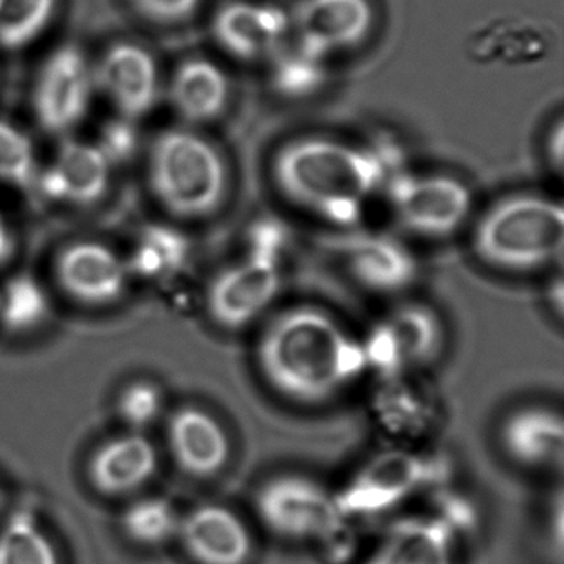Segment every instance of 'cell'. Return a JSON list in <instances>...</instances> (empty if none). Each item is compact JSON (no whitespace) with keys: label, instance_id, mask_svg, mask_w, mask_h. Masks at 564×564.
<instances>
[{"label":"cell","instance_id":"14","mask_svg":"<svg viewBox=\"0 0 564 564\" xmlns=\"http://www.w3.org/2000/svg\"><path fill=\"white\" fill-rule=\"evenodd\" d=\"M335 250L349 275L371 292H402L417 279L414 253L388 234L352 230L339 236Z\"/></svg>","mask_w":564,"mask_h":564},{"label":"cell","instance_id":"20","mask_svg":"<svg viewBox=\"0 0 564 564\" xmlns=\"http://www.w3.org/2000/svg\"><path fill=\"white\" fill-rule=\"evenodd\" d=\"M508 457L523 467L561 470L564 464L563 419L553 409L528 405L511 412L500 429Z\"/></svg>","mask_w":564,"mask_h":564},{"label":"cell","instance_id":"21","mask_svg":"<svg viewBox=\"0 0 564 564\" xmlns=\"http://www.w3.org/2000/svg\"><path fill=\"white\" fill-rule=\"evenodd\" d=\"M170 101L187 124H206L229 107L230 82L226 72L207 58L181 62L170 82Z\"/></svg>","mask_w":564,"mask_h":564},{"label":"cell","instance_id":"24","mask_svg":"<svg viewBox=\"0 0 564 564\" xmlns=\"http://www.w3.org/2000/svg\"><path fill=\"white\" fill-rule=\"evenodd\" d=\"M189 240L174 227L151 224L141 230L137 246L127 263L128 272L143 279H161L173 275L186 265Z\"/></svg>","mask_w":564,"mask_h":564},{"label":"cell","instance_id":"23","mask_svg":"<svg viewBox=\"0 0 564 564\" xmlns=\"http://www.w3.org/2000/svg\"><path fill=\"white\" fill-rule=\"evenodd\" d=\"M270 82L276 94L289 98L312 97L328 77V57L313 52L295 39L269 61Z\"/></svg>","mask_w":564,"mask_h":564},{"label":"cell","instance_id":"3","mask_svg":"<svg viewBox=\"0 0 564 564\" xmlns=\"http://www.w3.org/2000/svg\"><path fill=\"white\" fill-rule=\"evenodd\" d=\"M148 184L154 199L180 219L216 213L229 189V170L203 134L173 128L154 138L148 153Z\"/></svg>","mask_w":564,"mask_h":564},{"label":"cell","instance_id":"34","mask_svg":"<svg viewBox=\"0 0 564 564\" xmlns=\"http://www.w3.org/2000/svg\"><path fill=\"white\" fill-rule=\"evenodd\" d=\"M563 150H564V128L561 121H557L550 137V158L557 170L563 167Z\"/></svg>","mask_w":564,"mask_h":564},{"label":"cell","instance_id":"2","mask_svg":"<svg viewBox=\"0 0 564 564\" xmlns=\"http://www.w3.org/2000/svg\"><path fill=\"white\" fill-rule=\"evenodd\" d=\"M276 189L326 223L352 227L369 197L384 191L394 173L379 151L322 137L299 138L276 151Z\"/></svg>","mask_w":564,"mask_h":564},{"label":"cell","instance_id":"25","mask_svg":"<svg viewBox=\"0 0 564 564\" xmlns=\"http://www.w3.org/2000/svg\"><path fill=\"white\" fill-rule=\"evenodd\" d=\"M0 564H58L57 551L29 511H15L0 528Z\"/></svg>","mask_w":564,"mask_h":564},{"label":"cell","instance_id":"15","mask_svg":"<svg viewBox=\"0 0 564 564\" xmlns=\"http://www.w3.org/2000/svg\"><path fill=\"white\" fill-rule=\"evenodd\" d=\"M127 262L95 240H80L62 250L55 262L58 285L70 299L88 306H107L123 296Z\"/></svg>","mask_w":564,"mask_h":564},{"label":"cell","instance_id":"4","mask_svg":"<svg viewBox=\"0 0 564 564\" xmlns=\"http://www.w3.org/2000/svg\"><path fill=\"white\" fill-rule=\"evenodd\" d=\"M564 213L561 204L518 194L494 204L475 227L478 259L505 272H533L561 260Z\"/></svg>","mask_w":564,"mask_h":564},{"label":"cell","instance_id":"16","mask_svg":"<svg viewBox=\"0 0 564 564\" xmlns=\"http://www.w3.org/2000/svg\"><path fill=\"white\" fill-rule=\"evenodd\" d=\"M111 167L97 144L67 140L54 161L44 171L39 170L35 186L52 203L94 206L110 189Z\"/></svg>","mask_w":564,"mask_h":564},{"label":"cell","instance_id":"1","mask_svg":"<svg viewBox=\"0 0 564 564\" xmlns=\"http://www.w3.org/2000/svg\"><path fill=\"white\" fill-rule=\"evenodd\" d=\"M257 362L273 391L308 405L329 401L368 371L361 341L312 306L280 313L267 326Z\"/></svg>","mask_w":564,"mask_h":564},{"label":"cell","instance_id":"11","mask_svg":"<svg viewBox=\"0 0 564 564\" xmlns=\"http://www.w3.org/2000/svg\"><path fill=\"white\" fill-rule=\"evenodd\" d=\"M289 15L292 37L328 58L361 45L376 19L371 0H299Z\"/></svg>","mask_w":564,"mask_h":564},{"label":"cell","instance_id":"29","mask_svg":"<svg viewBox=\"0 0 564 564\" xmlns=\"http://www.w3.org/2000/svg\"><path fill=\"white\" fill-rule=\"evenodd\" d=\"M47 313V293L34 276H14L0 295V322L11 332L35 328Z\"/></svg>","mask_w":564,"mask_h":564},{"label":"cell","instance_id":"31","mask_svg":"<svg viewBox=\"0 0 564 564\" xmlns=\"http://www.w3.org/2000/svg\"><path fill=\"white\" fill-rule=\"evenodd\" d=\"M161 411L163 394L154 382H131L118 398V414L131 432H141L156 422Z\"/></svg>","mask_w":564,"mask_h":564},{"label":"cell","instance_id":"28","mask_svg":"<svg viewBox=\"0 0 564 564\" xmlns=\"http://www.w3.org/2000/svg\"><path fill=\"white\" fill-rule=\"evenodd\" d=\"M181 518L171 501L161 497L141 498L121 514V528L134 543L158 546L177 534Z\"/></svg>","mask_w":564,"mask_h":564},{"label":"cell","instance_id":"19","mask_svg":"<svg viewBox=\"0 0 564 564\" xmlns=\"http://www.w3.org/2000/svg\"><path fill=\"white\" fill-rule=\"evenodd\" d=\"M160 458L153 442L141 434L118 435L101 444L88 462V480L98 494L121 497L147 485Z\"/></svg>","mask_w":564,"mask_h":564},{"label":"cell","instance_id":"22","mask_svg":"<svg viewBox=\"0 0 564 564\" xmlns=\"http://www.w3.org/2000/svg\"><path fill=\"white\" fill-rule=\"evenodd\" d=\"M454 531L438 518L399 521L366 564H452Z\"/></svg>","mask_w":564,"mask_h":564},{"label":"cell","instance_id":"13","mask_svg":"<svg viewBox=\"0 0 564 564\" xmlns=\"http://www.w3.org/2000/svg\"><path fill=\"white\" fill-rule=\"evenodd\" d=\"M280 283V267L246 257L210 282L207 312L223 328H243L269 308L279 295Z\"/></svg>","mask_w":564,"mask_h":564},{"label":"cell","instance_id":"33","mask_svg":"<svg viewBox=\"0 0 564 564\" xmlns=\"http://www.w3.org/2000/svg\"><path fill=\"white\" fill-rule=\"evenodd\" d=\"M95 144L100 148L111 166L127 163L134 156L138 144H140V137L134 130V121L121 117L110 121L101 130L100 140Z\"/></svg>","mask_w":564,"mask_h":564},{"label":"cell","instance_id":"18","mask_svg":"<svg viewBox=\"0 0 564 564\" xmlns=\"http://www.w3.org/2000/svg\"><path fill=\"white\" fill-rule=\"evenodd\" d=\"M171 455L184 474L210 478L230 457V442L220 422L199 408H181L167 424Z\"/></svg>","mask_w":564,"mask_h":564},{"label":"cell","instance_id":"27","mask_svg":"<svg viewBox=\"0 0 564 564\" xmlns=\"http://www.w3.org/2000/svg\"><path fill=\"white\" fill-rule=\"evenodd\" d=\"M376 398L379 421L389 431L414 434L427 427L432 415L431 404L421 392L405 384L402 376L386 379L384 388Z\"/></svg>","mask_w":564,"mask_h":564},{"label":"cell","instance_id":"9","mask_svg":"<svg viewBox=\"0 0 564 564\" xmlns=\"http://www.w3.org/2000/svg\"><path fill=\"white\" fill-rule=\"evenodd\" d=\"M432 477L431 462L405 451L376 455L335 494L343 517H372L391 510Z\"/></svg>","mask_w":564,"mask_h":564},{"label":"cell","instance_id":"36","mask_svg":"<svg viewBox=\"0 0 564 564\" xmlns=\"http://www.w3.org/2000/svg\"><path fill=\"white\" fill-rule=\"evenodd\" d=\"M551 296V306H553L554 310H556L557 315H563L564 310V286H563V279L561 276H556V280H554L553 285H551V289L547 290Z\"/></svg>","mask_w":564,"mask_h":564},{"label":"cell","instance_id":"5","mask_svg":"<svg viewBox=\"0 0 564 564\" xmlns=\"http://www.w3.org/2000/svg\"><path fill=\"white\" fill-rule=\"evenodd\" d=\"M256 510L273 534L286 540H326L341 533L346 524L335 494L299 475L263 484L256 495Z\"/></svg>","mask_w":564,"mask_h":564},{"label":"cell","instance_id":"6","mask_svg":"<svg viewBox=\"0 0 564 564\" xmlns=\"http://www.w3.org/2000/svg\"><path fill=\"white\" fill-rule=\"evenodd\" d=\"M395 219L409 232L442 239L457 232L471 209L470 189L462 181L442 174L399 171L384 187Z\"/></svg>","mask_w":564,"mask_h":564},{"label":"cell","instance_id":"32","mask_svg":"<svg viewBox=\"0 0 564 564\" xmlns=\"http://www.w3.org/2000/svg\"><path fill=\"white\" fill-rule=\"evenodd\" d=\"M130 8L151 24L180 25L196 15L200 0H127Z\"/></svg>","mask_w":564,"mask_h":564},{"label":"cell","instance_id":"26","mask_svg":"<svg viewBox=\"0 0 564 564\" xmlns=\"http://www.w3.org/2000/svg\"><path fill=\"white\" fill-rule=\"evenodd\" d=\"M57 0H0V47L22 51L51 25Z\"/></svg>","mask_w":564,"mask_h":564},{"label":"cell","instance_id":"10","mask_svg":"<svg viewBox=\"0 0 564 564\" xmlns=\"http://www.w3.org/2000/svg\"><path fill=\"white\" fill-rule=\"evenodd\" d=\"M210 31L226 54L243 62H269L292 37L289 11L253 0L224 4Z\"/></svg>","mask_w":564,"mask_h":564},{"label":"cell","instance_id":"30","mask_svg":"<svg viewBox=\"0 0 564 564\" xmlns=\"http://www.w3.org/2000/svg\"><path fill=\"white\" fill-rule=\"evenodd\" d=\"M37 174L31 138L21 128L0 120V184L25 189L35 186Z\"/></svg>","mask_w":564,"mask_h":564},{"label":"cell","instance_id":"35","mask_svg":"<svg viewBox=\"0 0 564 564\" xmlns=\"http://www.w3.org/2000/svg\"><path fill=\"white\" fill-rule=\"evenodd\" d=\"M12 252H14V239L4 216L0 213V265L11 259Z\"/></svg>","mask_w":564,"mask_h":564},{"label":"cell","instance_id":"37","mask_svg":"<svg viewBox=\"0 0 564 564\" xmlns=\"http://www.w3.org/2000/svg\"><path fill=\"white\" fill-rule=\"evenodd\" d=\"M0 508H2V494H0Z\"/></svg>","mask_w":564,"mask_h":564},{"label":"cell","instance_id":"17","mask_svg":"<svg viewBox=\"0 0 564 564\" xmlns=\"http://www.w3.org/2000/svg\"><path fill=\"white\" fill-rule=\"evenodd\" d=\"M181 543L197 564H246L252 536L239 514L220 505H203L181 518Z\"/></svg>","mask_w":564,"mask_h":564},{"label":"cell","instance_id":"7","mask_svg":"<svg viewBox=\"0 0 564 564\" xmlns=\"http://www.w3.org/2000/svg\"><path fill=\"white\" fill-rule=\"evenodd\" d=\"M444 329L437 315L419 303L399 306L372 326L361 343L366 368L381 378L408 375L441 351Z\"/></svg>","mask_w":564,"mask_h":564},{"label":"cell","instance_id":"12","mask_svg":"<svg viewBox=\"0 0 564 564\" xmlns=\"http://www.w3.org/2000/svg\"><path fill=\"white\" fill-rule=\"evenodd\" d=\"M95 88L107 97L121 118L138 121L147 117L161 94L158 62L150 51L131 42H118L94 67Z\"/></svg>","mask_w":564,"mask_h":564},{"label":"cell","instance_id":"8","mask_svg":"<svg viewBox=\"0 0 564 564\" xmlns=\"http://www.w3.org/2000/svg\"><path fill=\"white\" fill-rule=\"evenodd\" d=\"M95 90L94 67L84 52L62 45L39 70L32 94L35 120L45 133L67 134L87 117Z\"/></svg>","mask_w":564,"mask_h":564}]
</instances>
